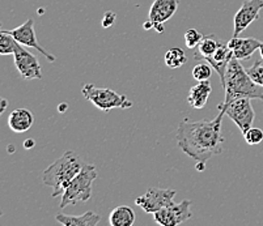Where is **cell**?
Listing matches in <instances>:
<instances>
[{"mask_svg":"<svg viewBox=\"0 0 263 226\" xmlns=\"http://www.w3.org/2000/svg\"><path fill=\"white\" fill-rule=\"evenodd\" d=\"M13 60L17 68L18 73L25 80H41L42 78V68L38 61L37 56L33 55L21 44L16 45L15 52H13Z\"/></svg>","mask_w":263,"mask_h":226,"instance_id":"cell-8","label":"cell"},{"mask_svg":"<svg viewBox=\"0 0 263 226\" xmlns=\"http://www.w3.org/2000/svg\"><path fill=\"white\" fill-rule=\"evenodd\" d=\"M17 41L13 35L9 34L7 30L0 32V54L2 55H11L15 52Z\"/></svg>","mask_w":263,"mask_h":226,"instance_id":"cell-21","label":"cell"},{"mask_svg":"<svg viewBox=\"0 0 263 226\" xmlns=\"http://www.w3.org/2000/svg\"><path fill=\"white\" fill-rule=\"evenodd\" d=\"M233 52L232 50L228 47V44H223V42H220L219 49L215 51L214 55L209 56L207 59H204L207 63H210L214 67V70L216 71V73L219 75L220 80L223 81L224 76H226V71L227 67H228V64L231 63V60L233 59Z\"/></svg>","mask_w":263,"mask_h":226,"instance_id":"cell-14","label":"cell"},{"mask_svg":"<svg viewBox=\"0 0 263 226\" xmlns=\"http://www.w3.org/2000/svg\"><path fill=\"white\" fill-rule=\"evenodd\" d=\"M191 201L182 200L179 204H171L154 213L155 222L161 226H178L193 217L190 211Z\"/></svg>","mask_w":263,"mask_h":226,"instance_id":"cell-9","label":"cell"},{"mask_svg":"<svg viewBox=\"0 0 263 226\" xmlns=\"http://www.w3.org/2000/svg\"><path fill=\"white\" fill-rule=\"evenodd\" d=\"M226 98L224 104L233 101L236 98H250L263 101V87L258 85L257 83L249 76L246 68L238 59L233 58L228 64L226 71L224 80L221 81Z\"/></svg>","mask_w":263,"mask_h":226,"instance_id":"cell-2","label":"cell"},{"mask_svg":"<svg viewBox=\"0 0 263 226\" xmlns=\"http://www.w3.org/2000/svg\"><path fill=\"white\" fill-rule=\"evenodd\" d=\"M178 0H155L149 8L148 21L154 28L156 25H164L173 17L178 9Z\"/></svg>","mask_w":263,"mask_h":226,"instance_id":"cell-12","label":"cell"},{"mask_svg":"<svg viewBox=\"0 0 263 226\" xmlns=\"http://www.w3.org/2000/svg\"><path fill=\"white\" fill-rule=\"evenodd\" d=\"M176 196L174 190L159 189V187H152L148 190L144 195L136 197L135 204L143 209L145 213H156L160 209L173 204V199Z\"/></svg>","mask_w":263,"mask_h":226,"instance_id":"cell-7","label":"cell"},{"mask_svg":"<svg viewBox=\"0 0 263 226\" xmlns=\"http://www.w3.org/2000/svg\"><path fill=\"white\" fill-rule=\"evenodd\" d=\"M109 222L111 226H133L135 222V212L130 207H117L110 213Z\"/></svg>","mask_w":263,"mask_h":226,"instance_id":"cell-18","label":"cell"},{"mask_svg":"<svg viewBox=\"0 0 263 226\" xmlns=\"http://www.w3.org/2000/svg\"><path fill=\"white\" fill-rule=\"evenodd\" d=\"M249 76L257 83L258 85L263 87V61L262 60H255L253 66L246 68Z\"/></svg>","mask_w":263,"mask_h":226,"instance_id":"cell-23","label":"cell"},{"mask_svg":"<svg viewBox=\"0 0 263 226\" xmlns=\"http://www.w3.org/2000/svg\"><path fill=\"white\" fill-rule=\"evenodd\" d=\"M7 105H8V102H7V99H6V98L2 99V108H0V114H3V113H4V110H6V108H7Z\"/></svg>","mask_w":263,"mask_h":226,"instance_id":"cell-28","label":"cell"},{"mask_svg":"<svg viewBox=\"0 0 263 226\" xmlns=\"http://www.w3.org/2000/svg\"><path fill=\"white\" fill-rule=\"evenodd\" d=\"M7 32L11 35H13L16 41H17L18 44L23 45V46L35 49L38 52H41L50 63H54L55 61V56L51 55L50 52H47L44 47L38 44L37 35H35L34 30V20H33V18H28L23 25L17 26V28H15V29L12 30H7Z\"/></svg>","mask_w":263,"mask_h":226,"instance_id":"cell-11","label":"cell"},{"mask_svg":"<svg viewBox=\"0 0 263 226\" xmlns=\"http://www.w3.org/2000/svg\"><path fill=\"white\" fill-rule=\"evenodd\" d=\"M34 123V116L28 109H15L8 116V126L16 134H23L30 130Z\"/></svg>","mask_w":263,"mask_h":226,"instance_id":"cell-15","label":"cell"},{"mask_svg":"<svg viewBox=\"0 0 263 226\" xmlns=\"http://www.w3.org/2000/svg\"><path fill=\"white\" fill-rule=\"evenodd\" d=\"M224 115V110H219L214 119H202L198 122H191L187 118L183 119L177 128L178 148L195 162L200 163H205L214 156L223 153L226 139L221 131V123Z\"/></svg>","mask_w":263,"mask_h":226,"instance_id":"cell-1","label":"cell"},{"mask_svg":"<svg viewBox=\"0 0 263 226\" xmlns=\"http://www.w3.org/2000/svg\"><path fill=\"white\" fill-rule=\"evenodd\" d=\"M66 109H67V105H61V106H59V113H64Z\"/></svg>","mask_w":263,"mask_h":226,"instance_id":"cell-30","label":"cell"},{"mask_svg":"<svg viewBox=\"0 0 263 226\" xmlns=\"http://www.w3.org/2000/svg\"><path fill=\"white\" fill-rule=\"evenodd\" d=\"M263 0H245L233 18V37H238L255 20L259 18Z\"/></svg>","mask_w":263,"mask_h":226,"instance_id":"cell-10","label":"cell"},{"mask_svg":"<svg viewBox=\"0 0 263 226\" xmlns=\"http://www.w3.org/2000/svg\"><path fill=\"white\" fill-rule=\"evenodd\" d=\"M203 39L202 33L198 32L197 29H189L185 33V45L189 49H197L198 45Z\"/></svg>","mask_w":263,"mask_h":226,"instance_id":"cell-25","label":"cell"},{"mask_svg":"<svg viewBox=\"0 0 263 226\" xmlns=\"http://www.w3.org/2000/svg\"><path fill=\"white\" fill-rule=\"evenodd\" d=\"M164 60L169 68H179L187 61V56H186L185 51L182 49L173 47V49H169L168 51L165 52Z\"/></svg>","mask_w":263,"mask_h":226,"instance_id":"cell-20","label":"cell"},{"mask_svg":"<svg viewBox=\"0 0 263 226\" xmlns=\"http://www.w3.org/2000/svg\"><path fill=\"white\" fill-rule=\"evenodd\" d=\"M243 139L249 145H258L263 141V130L257 127L249 128L243 134Z\"/></svg>","mask_w":263,"mask_h":226,"instance_id":"cell-24","label":"cell"},{"mask_svg":"<svg viewBox=\"0 0 263 226\" xmlns=\"http://www.w3.org/2000/svg\"><path fill=\"white\" fill-rule=\"evenodd\" d=\"M259 52H260V58H262V60H263V42H262V45H260Z\"/></svg>","mask_w":263,"mask_h":226,"instance_id":"cell-31","label":"cell"},{"mask_svg":"<svg viewBox=\"0 0 263 226\" xmlns=\"http://www.w3.org/2000/svg\"><path fill=\"white\" fill-rule=\"evenodd\" d=\"M212 92V87L210 80L205 81H198L197 85H194L189 92L187 102L193 109L200 110L205 106L207 101L210 98V94Z\"/></svg>","mask_w":263,"mask_h":226,"instance_id":"cell-16","label":"cell"},{"mask_svg":"<svg viewBox=\"0 0 263 226\" xmlns=\"http://www.w3.org/2000/svg\"><path fill=\"white\" fill-rule=\"evenodd\" d=\"M116 20H117L116 13L111 11H106L104 13V18H102V28L107 29V28H110V26H113L114 23H116Z\"/></svg>","mask_w":263,"mask_h":226,"instance_id":"cell-26","label":"cell"},{"mask_svg":"<svg viewBox=\"0 0 263 226\" xmlns=\"http://www.w3.org/2000/svg\"><path fill=\"white\" fill-rule=\"evenodd\" d=\"M214 72V67L210 63H198L197 66H194L191 75L197 81H205L210 80Z\"/></svg>","mask_w":263,"mask_h":226,"instance_id":"cell-22","label":"cell"},{"mask_svg":"<svg viewBox=\"0 0 263 226\" xmlns=\"http://www.w3.org/2000/svg\"><path fill=\"white\" fill-rule=\"evenodd\" d=\"M34 145H35V141L33 139H26L25 141H24V148H25V149L33 148Z\"/></svg>","mask_w":263,"mask_h":226,"instance_id":"cell-27","label":"cell"},{"mask_svg":"<svg viewBox=\"0 0 263 226\" xmlns=\"http://www.w3.org/2000/svg\"><path fill=\"white\" fill-rule=\"evenodd\" d=\"M81 94L104 113H109L113 109H130L133 102L124 94H119L110 88H100L93 84H85L81 89Z\"/></svg>","mask_w":263,"mask_h":226,"instance_id":"cell-5","label":"cell"},{"mask_svg":"<svg viewBox=\"0 0 263 226\" xmlns=\"http://www.w3.org/2000/svg\"><path fill=\"white\" fill-rule=\"evenodd\" d=\"M260 45L262 42L253 37H232L228 42V47L233 52V56L238 60H246L248 58H250L257 50L260 49Z\"/></svg>","mask_w":263,"mask_h":226,"instance_id":"cell-13","label":"cell"},{"mask_svg":"<svg viewBox=\"0 0 263 226\" xmlns=\"http://www.w3.org/2000/svg\"><path fill=\"white\" fill-rule=\"evenodd\" d=\"M97 178V170L93 165L84 163L78 175L67 186L62 194V200L59 207L62 209L68 206H75L78 203H85L92 197V186Z\"/></svg>","mask_w":263,"mask_h":226,"instance_id":"cell-4","label":"cell"},{"mask_svg":"<svg viewBox=\"0 0 263 226\" xmlns=\"http://www.w3.org/2000/svg\"><path fill=\"white\" fill-rule=\"evenodd\" d=\"M55 220L64 226H97L101 221L97 213L92 211L85 212L84 215L71 216V215H57Z\"/></svg>","mask_w":263,"mask_h":226,"instance_id":"cell-17","label":"cell"},{"mask_svg":"<svg viewBox=\"0 0 263 226\" xmlns=\"http://www.w3.org/2000/svg\"><path fill=\"white\" fill-rule=\"evenodd\" d=\"M220 46V41L215 37V34L211 35H205L203 37V39L200 41V44L198 45L197 47V52L194 54V58L199 60V59H207L209 56L214 55L215 51L219 49Z\"/></svg>","mask_w":263,"mask_h":226,"instance_id":"cell-19","label":"cell"},{"mask_svg":"<svg viewBox=\"0 0 263 226\" xmlns=\"http://www.w3.org/2000/svg\"><path fill=\"white\" fill-rule=\"evenodd\" d=\"M217 109L224 110L226 115L233 120L234 125L237 126L242 135L249 128L253 127L255 113L253 110L252 99L250 98H236L228 104L221 102L217 106Z\"/></svg>","mask_w":263,"mask_h":226,"instance_id":"cell-6","label":"cell"},{"mask_svg":"<svg viewBox=\"0 0 263 226\" xmlns=\"http://www.w3.org/2000/svg\"><path fill=\"white\" fill-rule=\"evenodd\" d=\"M195 169H197L198 171H203L205 169V163H200V162H197V166H195Z\"/></svg>","mask_w":263,"mask_h":226,"instance_id":"cell-29","label":"cell"},{"mask_svg":"<svg viewBox=\"0 0 263 226\" xmlns=\"http://www.w3.org/2000/svg\"><path fill=\"white\" fill-rule=\"evenodd\" d=\"M84 163L80 156L72 151H67L61 158L49 166L42 174V182L47 187H52V197L62 196L67 186L80 173Z\"/></svg>","mask_w":263,"mask_h":226,"instance_id":"cell-3","label":"cell"}]
</instances>
